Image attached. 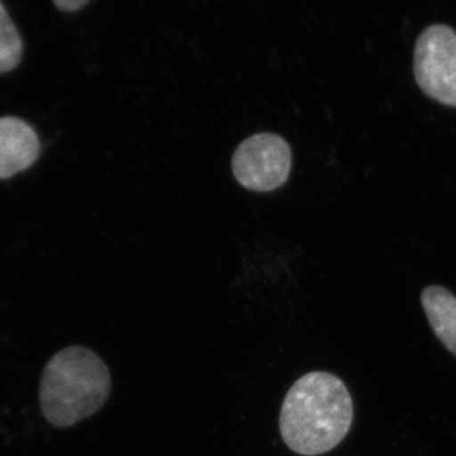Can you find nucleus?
I'll return each mask as SVG.
<instances>
[{
    "mask_svg": "<svg viewBox=\"0 0 456 456\" xmlns=\"http://www.w3.org/2000/svg\"><path fill=\"white\" fill-rule=\"evenodd\" d=\"M353 419V398L340 378L312 371L299 378L285 395L279 430L296 454L318 456L345 439Z\"/></svg>",
    "mask_w": 456,
    "mask_h": 456,
    "instance_id": "1",
    "label": "nucleus"
},
{
    "mask_svg": "<svg viewBox=\"0 0 456 456\" xmlns=\"http://www.w3.org/2000/svg\"><path fill=\"white\" fill-rule=\"evenodd\" d=\"M110 391V370L94 351L66 347L50 360L42 373V413L51 425L69 428L101 410Z\"/></svg>",
    "mask_w": 456,
    "mask_h": 456,
    "instance_id": "2",
    "label": "nucleus"
},
{
    "mask_svg": "<svg viewBox=\"0 0 456 456\" xmlns=\"http://www.w3.org/2000/svg\"><path fill=\"white\" fill-rule=\"evenodd\" d=\"M413 73L428 97L456 108V31L444 23L428 26L417 38Z\"/></svg>",
    "mask_w": 456,
    "mask_h": 456,
    "instance_id": "3",
    "label": "nucleus"
},
{
    "mask_svg": "<svg viewBox=\"0 0 456 456\" xmlns=\"http://www.w3.org/2000/svg\"><path fill=\"white\" fill-rule=\"evenodd\" d=\"M292 167L287 141L274 134H257L237 147L232 169L240 184L255 191H274L283 185Z\"/></svg>",
    "mask_w": 456,
    "mask_h": 456,
    "instance_id": "4",
    "label": "nucleus"
},
{
    "mask_svg": "<svg viewBox=\"0 0 456 456\" xmlns=\"http://www.w3.org/2000/svg\"><path fill=\"white\" fill-rule=\"evenodd\" d=\"M40 141L31 126L16 117L0 118V179L28 169L40 155Z\"/></svg>",
    "mask_w": 456,
    "mask_h": 456,
    "instance_id": "5",
    "label": "nucleus"
},
{
    "mask_svg": "<svg viewBox=\"0 0 456 456\" xmlns=\"http://www.w3.org/2000/svg\"><path fill=\"white\" fill-rule=\"evenodd\" d=\"M421 303L432 331L456 356V297L441 285H428L421 294Z\"/></svg>",
    "mask_w": 456,
    "mask_h": 456,
    "instance_id": "6",
    "label": "nucleus"
},
{
    "mask_svg": "<svg viewBox=\"0 0 456 456\" xmlns=\"http://www.w3.org/2000/svg\"><path fill=\"white\" fill-rule=\"evenodd\" d=\"M22 40L7 11L0 4V73L13 70L22 57Z\"/></svg>",
    "mask_w": 456,
    "mask_h": 456,
    "instance_id": "7",
    "label": "nucleus"
},
{
    "mask_svg": "<svg viewBox=\"0 0 456 456\" xmlns=\"http://www.w3.org/2000/svg\"><path fill=\"white\" fill-rule=\"evenodd\" d=\"M86 3H88L86 0H55L56 7L64 12L77 11V9L86 5Z\"/></svg>",
    "mask_w": 456,
    "mask_h": 456,
    "instance_id": "8",
    "label": "nucleus"
}]
</instances>
